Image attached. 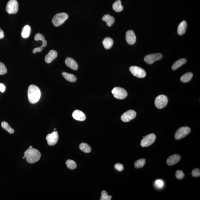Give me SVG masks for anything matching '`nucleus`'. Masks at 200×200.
<instances>
[{
  "label": "nucleus",
  "mask_w": 200,
  "mask_h": 200,
  "mask_svg": "<svg viewBox=\"0 0 200 200\" xmlns=\"http://www.w3.org/2000/svg\"><path fill=\"white\" fill-rule=\"evenodd\" d=\"M28 99L30 103L35 104L39 101L41 97V92L39 88L35 85L29 86L28 91Z\"/></svg>",
  "instance_id": "nucleus-1"
},
{
  "label": "nucleus",
  "mask_w": 200,
  "mask_h": 200,
  "mask_svg": "<svg viewBox=\"0 0 200 200\" xmlns=\"http://www.w3.org/2000/svg\"><path fill=\"white\" fill-rule=\"evenodd\" d=\"M24 155L26 157V161L29 163L37 162L41 157V153L38 150L33 148H29L26 150Z\"/></svg>",
  "instance_id": "nucleus-2"
},
{
  "label": "nucleus",
  "mask_w": 200,
  "mask_h": 200,
  "mask_svg": "<svg viewBox=\"0 0 200 200\" xmlns=\"http://www.w3.org/2000/svg\"><path fill=\"white\" fill-rule=\"evenodd\" d=\"M68 18V15L67 13H61L57 14L52 19V23L55 27L59 26L62 24Z\"/></svg>",
  "instance_id": "nucleus-3"
},
{
  "label": "nucleus",
  "mask_w": 200,
  "mask_h": 200,
  "mask_svg": "<svg viewBox=\"0 0 200 200\" xmlns=\"http://www.w3.org/2000/svg\"><path fill=\"white\" fill-rule=\"evenodd\" d=\"M191 128L189 127H183L180 128L176 132L175 138L176 139L180 140L185 138L191 132Z\"/></svg>",
  "instance_id": "nucleus-4"
},
{
  "label": "nucleus",
  "mask_w": 200,
  "mask_h": 200,
  "mask_svg": "<svg viewBox=\"0 0 200 200\" xmlns=\"http://www.w3.org/2000/svg\"><path fill=\"white\" fill-rule=\"evenodd\" d=\"M112 93L116 98L119 99H123L127 97L128 93L127 91L122 88L115 87L112 91Z\"/></svg>",
  "instance_id": "nucleus-5"
},
{
  "label": "nucleus",
  "mask_w": 200,
  "mask_h": 200,
  "mask_svg": "<svg viewBox=\"0 0 200 200\" xmlns=\"http://www.w3.org/2000/svg\"><path fill=\"white\" fill-rule=\"evenodd\" d=\"M18 9V3L17 0H10L6 8V11L9 14H15Z\"/></svg>",
  "instance_id": "nucleus-6"
},
{
  "label": "nucleus",
  "mask_w": 200,
  "mask_h": 200,
  "mask_svg": "<svg viewBox=\"0 0 200 200\" xmlns=\"http://www.w3.org/2000/svg\"><path fill=\"white\" fill-rule=\"evenodd\" d=\"M156 139V136L154 134H150L143 137V138L141 141V145L143 147H149L154 142Z\"/></svg>",
  "instance_id": "nucleus-7"
},
{
  "label": "nucleus",
  "mask_w": 200,
  "mask_h": 200,
  "mask_svg": "<svg viewBox=\"0 0 200 200\" xmlns=\"http://www.w3.org/2000/svg\"><path fill=\"white\" fill-rule=\"evenodd\" d=\"M168 102V98L167 96L161 95L156 98L155 104L158 108L161 109L167 106Z\"/></svg>",
  "instance_id": "nucleus-8"
},
{
  "label": "nucleus",
  "mask_w": 200,
  "mask_h": 200,
  "mask_svg": "<svg viewBox=\"0 0 200 200\" xmlns=\"http://www.w3.org/2000/svg\"><path fill=\"white\" fill-rule=\"evenodd\" d=\"M129 70L134 76L138 78H144L146 75L145 70L137 66H132L129 68Z\"/></svg>",
  "instance_id": "nucleus-9"
},
{
  "label": "nucleus",
  "mask_w": 200,
  "mask_h": 200,
  "mask_svg": "<svg viewBox=\"0 0 200 200\" xmlns=\"http://www.w3.org/2000/svg\"><path fill=\"white\" fill-rule=\"evenodd\" d=\"M58 139L59 136L57 131H53L51 133L49 134L46 137L48 145L51 146L56 144Z\"/></svg>",
  "instance_id": "nucleus-10"
},
{
  "label": "nucleus",
  "mask_w": 200,
  "mask_h": 200,
  "mask_svg": "<svg viewBox=\"0 0 200 200\" xmlns=\"http://www.w3.org/2000/svg\"><path fill=\"white\" fill-rule=\"evenodd\" d=\"M163 56L161 53L151 54L145 56L144 61L149 64H152L156 61L161 60Z\"/></svg>",
  "instance_id": "nucleus-11"
},
{
  "label": "nucleus",
  "mask_w": 200,
  "mask_h": 200,
  "mask_svg": "<svg viewBox=\"0 0 200 200\" xmlns=\"http://www.w3.org/2000/svg\"><path fill=\"white\" fill-rule=\"evenodd\" d=\"M137 116V113L133 110H130L123 114L121 117V119L125 122H129L135 118Z\"/></svg>",
  "instance_id": "nucleus-12"
},
{
  "label": "nucleus",
  "mask_w": 200,
  "mask_h": 200,
  "mask_svg": "<svg viewBox=\"0 0 200 200\" xmlns=\"http://www.w3.org/2000/svg\"><path fill=\"white\" fill-rule=\"evenodd\" d=\"M126 39L127 42L129 45L134 44L136 41L135 33L132 30H129L126 34Z\"/></svg>",
  "instance_id": "nucleus-13"
},
{
  "label": "nucleus",
  "mask_w": 200,
  "mask_h": 200,
  "mask_svg": "<svg viewBox=\"0 0 200 200\" xmlns=\"http://www.w3.org/2000/svg\"><path fill=\"white\" fill-rule=\"evenodd\" d=\"M181 157L180 156L177 154L172 155L168 158L167 159V163L168 165L172 166L176 164L181 160Z\"/></svg>",
  "instance_id": "nucleus-14"
},
{
  "label": "nucleus",
  "mask_w": 200,
  "mask_h": 200,
  "mask_svg": "<svg viewBox=\"0 0 200 200\" xmlns=\"http://www.w3.org/2000/svg\"><path fill=\"white\" fill-rule=\"evenodd\" d=\"M58 56L57 52L55 50H52L49 52L45 57V61L48 63H51L53 60L57 58Z\"/></svg>",
  "instance_id": "nucleus-15"
},
{
  "label": "nucleus",
  "mask_w": 200,
  "mask_h": 200,
  "mask_svg": "<svg viewBox=\"0 0 200 200\" xmlns=\"http://www.w3.org/2000/svg\"><path fill=\"white\" fill-rule=\"evenodd\" d=\"M72 117L77 121H83L86 119L85 115L82 112L79 110H75L72 113Z\"/></svg>",
  "instance_id": "nucleus-16"
},
{
  "label": "nucleus",
  "mask_w": 200,
  "mask_h": 200,
  "mask_svg": "<svg viewBox=\"0 0 200 200\" xmlns=\"http://www.w3.org/2000/svg\"><path fill=\"white\" fill-rule=\"evenodd\" d=\"M65 63L66 65L72 69L76 71L78 68L77 63L72 58H67L65 60Z\"/></svg>",
  "instance_id": "nucleus-17"
},
{
  "label": "nucleus",
  "mask_w": 200,
  "mask_h": 200,
  "mask_svg": "<svg viewBox=\"0 0 200 200\" xmlns=\"http://www.w3.org/2000/svg\"><path fill=\"white\" fill-rule=\"evenodd\" d=\"M102 20L107 22V25L109 27H111L115 22V19L114 18L109 14L105 15L102 18Z\"/></svg>",
  "instance_id": "nucleus-18"
},
{
  "label": "nucleus",
  "mask_w": 200,
  "mask_h": 200,
  "mask_svg": "<svg viewBox=\"0 0 200 200\" xmlns=\"http://www.w3.org/2000/svg\"><path fill=\"white\" fill-rule=\"evenodd\" d=\"M187 27V22L185 21L182 22L179 24L178 29V34L180 35H182L185 34L186 29Z\"/></svg>",
  "instance_id": "nucleus-19"
},
{
  "label": "nucleus",
  "mask_w": 200,
  "mask_h": 200,
  "mask_svg": "<svg viewBox=\"0 0 200 200\" xmlns=\"http://www.w3.org/2000/svg\"><path fill=\"white\" fill-rule=\"evenodd\" d=\"M102 43L105 49H110L113 45V39L110 37H106L103 39Z\"/></svg>",
  "instance_id": "nucleus-20"
},
{
  "label": "nucleus",
  "mask_w": 200,
  "mask_h": 200,
  "mask_svg": "<svg viewBox=\"0 0 200 200\" xmlns=\"http://www.w3.org/2000/svg\"><path fill=\"white\" fill-rule=\"evenodd\" d=\"M187 59L185 58L180 59L176 61L172 67V69L173 70H176L179 68L182 65L184 64L187 62Z\"/></svg>",
  "instance_id": "nucleus-21"
},
{
  "label": "nucleus",
  "mask_w": 200,
  "mask_h": 200,
  "mask_svg": "<svg viewBox=\"0 0 200 200\" xmlns=\"http://www.w3.org/2000/svg\"><path fill=\"white\" fill-rule=\"evenodd\" d=\"M31 29L30 26L27 25L25 26L22 29L21 33L22 37L23 38H28L31 33Z\"/></svg>",
  "instance_id": "nucleus-22"
},
{
  "label": "nucleus",
  "mask_w": 200,
  "mask_h": 200,
  "mask_svg": "<svg viewBox=\"0 0 200 200\" xmlns=\"http://www.w3.org/2000/svg\"><path fill=\"white\" fill-rule=\"evenodd\" d=\"M62 75L66 80H67L68 81L71 82H75L77 81V77L74 75L72 74L63 72L62 73Z\"/></svg>",
  "instance_id": "nucleus-23"
},
{
  "label": "nucleus",
  "mask_w": 200,
  "mask_h": 200,
  "mask_svg": "<svg viewBox=\"0 0 200 200\" xmlns=\"http://www.w3.org/2000/svg\"><path fill=\"white\" fill-rule=\"evenodd\" d=\"M112 8L113 9L117 12L122 11L123 9V7L122 5L121 1L120 0H117L113 3Z\"/></svg>",
  "instance_id": "nucleus-24"
},
{
  "label": "nucleus",
  "mask_w": 200,
  "mask_h": 200,
  "mask_svg": "<svg viewBox=\"0 0 200 200\" xmlns=\"http://www.w3.org/2000/svg\"><path fill=\"white\" fill-rule=\"evenodd\" d=\"M35 40L36 41H42V45L41 46L43 48H45L47 46V42L45 39V38L44 36L40 33L36 34L35 37Z\"/></svg>",
  "instance_id": "nucleus-25"
},
{
  "label": "nucleus",
  "mask_w": 200,
  "mask_h": 200,
  "mask_svg": "<svg viewBox=\"0 0 200 200\" xmlns=\"http://www.w3.org/2000/svg\"><path fill=\"white\" fill-rule=\"evenodd\" d=\"M193 74L191 72H188L184 74L181 78V81L183 82L187 83L191 81Z\"/></svg>",
  "instance_id": "nucleus-26"
},
{
  "label": "nucleus",
  "mask_w": 200,
  "mask_h": 200,
  "mask_svg": "<svg viewBox=\"0 0 200 200\" xmlns=\"http://www.w3.org/2000/svg\"><path fill=\"white\" fill-rule=\"evenodd\" d=\"M79 149L85 153H89L91 151V148L85 143H82L79 145Z\"/></svg>",
  "instance_id": "nucleus-27"
},
{
  "label": "nucleus",
  "mask_w": 200,
  "mask_h": 200,
  "mask_svg": "<svg viewBox=\"0 0 200 200\" xmlns=\"http://www.w3.org/2000/svg\"><path fill=\"white\" fill-rule=\"evenodd\" d=\"M1 127L2 128L7 131L10 134H12L14 132V130L10 127L8 124L5 121H3L1 123Z\"/></svg>",
  "instance_id": "nucleus-28"
},
{
  "label": "nucleus",
  "mask_w": 200,
  "mask_h": 200,
  "mask_svg": "<svg viewBox=\"0 0 200 200\" xmlns=\"http://www.w3.org/2000/svg\"><path fill=\"white\" fill-rule=\"evenodd\" d=\"M66 164L67 167L69 169L73 170L77 167V163L73 160L68 159L66 162Z\"/></svg>",
  "instance_id": "nucleus-29"
},
{
  "label": "nucleus",
  "mask_w": 200,
  "mask_h": 200,
  "mask_svg": "<svg viewBox=\"0 0 200 200\" xmlns=\"http://www.w3.org/2000/svg\"><path fill=\"white\" fill-rule=\"evenodd\" d=\"M146 163V160L145 159H141L138 160L134 163L135 167L136 168L139 169L143 167Z\"/></svg>",
  "instance_id": "nucleus-30"
},
{
  "label": "nucleus",
  "mask_w": 200,
  "mask_h": 200,
  "mask_svg": "<svg viewBox=\"0 0 200 200\" xmlns=\"http://www.w3.org/2000/svg\"><path fill=\"white\" fill-rule=\"evenodd\" d=\"M112 197L111 195H108L107 192L103 191L101 192V197L100 198L101 200H111Z\"/></svg>",
  "instance_id": "nucleus-31"
},
{
  "label": "nucleus",
  "mask_w": 200,
  "mask_h": 200,
  "mask_svg": "<svg viewBox=\"0 0 200 200\" xmlns=\"http://www.w3.org/2000/svg\"><path fill=\"white\" fill-rule=\"evenodd\" d=\"M7 68L5 65L0 62V75H4L7 73Z\"/></svg>",
  "instance_id": "nucleus-32"
},
{
  "label": "nucleus",
  "mask_w": 200,
  "mask_h": 200,
  "mask_svg": "<svg viewBox=\"0 0 200 200\" xmlns=\"http://www.w3.org/2000/svg\"><path fill=\"white\" fill-rule=\"evenodd\" d=\"M176 177L178 179H182L185 177V174L181 170H178L176 172Z\"/></svg>",
  "instance_id": "nucleus-33"
},
{
  "label": "nucleus",
  "mask_w": 200,
  "mask_h": 200,
  "mask_svg": "<svg viewBox=\"0 0 200 200\" xmlns=\"http://www.w3.org/2000/svg\"><path fill=\"white\" fill-rule=\"evenodd\" d=\"M192 175L195 178L199 177L200 176V171L198 168H195L192 172Z\"/></svg>",
  "instance_id": "nucleus-34"
},
{
  "label": "nucleus",
  "mask_w": 200,
  "mask_h": 200,
  "mask_svg": "<svg viewBox=\"0 0 200 200\" xmlns=\"http://www.w3.org/2000/svg\"><path fill=\"white\" fill-rule=\"evenodd\" d=\"M155 185L158 188H161L163 186L164 183L161 180H157L155 181Z\"/></svg>",
  "instance_id": "nucleus-35"
},
{
  "label": "nucleus",
  "mask_w": 200,
  "mask_h": 200,
  "mask_svg": "<svg viewBox=\"0 0 200 200\" xmlns=\"http://www.w3.org/2000/svg\"><path fill=\"white\" fill-rule=\"evenodd\" d=\"M115 168L116 170L119 172L122 171L124 168L123 165L119 163H116L115 165Z\"/></svg>",
  "instance_id": "nucleus-36"
},
{
  "label": "nucleus",
  "mask_w": 200,
  "mask_h": 200,
  "mask_svg": "<svg viewBox=\"0 0 200 200\" xmlns=\"http://www.w3.org/2000/svg\"><path fill=\"white\" fill-rule=\"evenodd\" d=\"M43 48L42 47V46H41V47H39L35 48L33 50V53H37V52H41L42 51Z\"/></svg>",
  "instance_id": "nucleus-37"
},
{
  "label": "nucleus",
  "mask_w": 200,
  "mask_h": 200,
  "mask_svg": "<svg viewBox=\"0 0 200 200\" xmlns=\"http://www.w3.org/2000/svg\"><path fill=\"white\" fill-rule=\"evenodd\" d=\"M6 87L2 83H0V92L2 93L4 92L6 90Z\"/></svg>",
  "instance_id": "nucleus-38"
},
{
  "label": "nucleus",
  "mask_w": 200,
  "mask_h": 200,
  "mask_svg": "<svg viewBox=\"0 0 200 200\" xmlns=\"http://www.w3.org/2000/svg\"><path fill=\"white\" fill-rule=\"evenodd\" d=\"M4 37V33L2 30L0 28V39H2Z\"/></svg>",
  "instance_id": "nucleus-39"
},
{
  "label": "nucleus",
  "mask_w": 200,
  "mask_h": 200,
  "mask_svg": "<svg viewBox=\"0 0 200 200\" xmlns=\"http://www.w3.org/2000/svg\"><path fill=\"white\" fill-rule=\"evenodd\" d=\"M33 147H32V146H29V148H32Z\"/></svg>",
  "instance_id": "nucleus-40"
},
{
  "label": "nucleus",
  "mask_w": 200,
  "mask_h": 200,
  "mask_svg": "<svg viewBox=\"0 0 200 200\" xmlns=\"http://www.w3.org/2000/svg\"><path fill=\"white\" fill-rule=\"evenodd\" d=\"M26 158V157H25V156H24V157H23V159H25Z\"/></svg>",
  "instance_id": "nucleus-41"
},
{
  "label": "nucleus",
  "mask_w": 200,
  "mask_h": 200,
  "mask_svg": "<svg viewBox=\"0 0 200 200\" xmlns=\"http://www.w3.org/2000/svg\"><path fill=\"white\" fill-rule=\"evenodd\" d=\"M54 130L55 131H56V129L55 128L54 129Z\"/></svg>",
  "instance_id": "nucleus-42"
}]
</instances>
